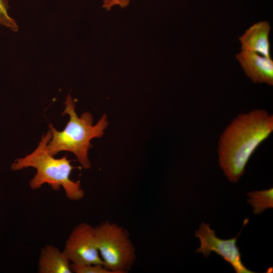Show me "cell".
Instances as JSON below:
<instances>
[{"instance_id": "obj_6", "label": "cell", "mask_w": 273, "mask_h": 273, "mask_svg": "<svg viewBox=\"0 0 273 273\" xmlns=\"http://www.w3.org/2000/svg\"><path fill=\"white\" fill-rule=\"evenodd\" d=\"M63 252L72 264L103 265L96 244L94 227L86 222L73 228Z\"/></svg>"}, {"instance_id": "obj_8", "label": "cell", "mask_w": 273, "mask_h": 273, "mask_svg": "<svg viewBox=\"0 0 273 273\" xmlns=\"http://www.w3.org/2000/svg\"><path fill=\"white\" fill-rule=\"evenodd\" d=\"M270 25L268 21H260L250 26L239 37L241 50L270 57L269 34Z\"/></svg>"}, {"instance_id": "obj_9", "label": "cell", "mask_w": 273, "mask_h": 273, "mask_svg": "<svg viewBox=\"0 0 273 273\" xmlns=\"http://www.w3.org/2000/svg\"><path fill=\"white\" fill-rule=\"evenodd\" d=\"M70 262L57 247L47 245L41 249L38 262L39 273H72Z\"/></svg>"}, {"instance_id": "obj_10", "label": "cell", "mask_w": 273, "mask_h": 273, "mask_svg": "<svg viewBox=\"0 0 273 273\" xmlns=\"http://www.w3.org/2000/svg\"><path fill=\"white\" fill-rule=\"evenodd\" d=\"M247 201L253 207L255 214H260L267 208L273 207V189L254 191L248 193Z\"/></svg>"}, {"instance_id": "obj_3", "label": "cell", "mask_w": 273, "mask_h": 273, "mask_svg": "<svg viewBox=\"0 0 273 273\" xmlns=\"http://www.w3.org/2000/svg\"><path fill=\"white\" fill-rule=\"evenodd\" d=\"M64 104L65 108L62 114H68L69 120L62 131L57 130L52 124H49L52 137L48 145V152L54 156L62 151L71 152L84 168L88 169L91 163L88 153L93 147L90 141L104 135L109 124L107 116L104 114L94 125L90 113L85 112L78 116L74 102L70 95L66 97Z\"/></svg>"}, {"instance_id": "obj_13", "label": "cell", "mask_w": 273, "mask_h": 273, "mask_svg": "<svg viewBox=\"0 0 273 273\" xmlns=\"http://www.w3.org/2000/svg\"><path fill=\"white\" fill-rule=\"evenodd\" d=\"M130 0H103V8L109 11L113 7L119 6L121 8L127 7Z\"/></svg>"}, {"instance_id": "obj_11", "label": "cell", "mask_w": 273, "mask_h": 273, "mask_svg": "<svg viewBox=\"0 0 273 273\" xmlns=\"http://www.w3.org/2000/svg\"><path fill=\"white\" fill-rule=\"evenodd\" d=\"M9 0H0V26H4L13 32L19 30V26L9 12Z\"/></svg>"}, {"instance_id": "obj_1", "label": "cell", "mask_w": 273, "mask_h": 273, "mask_svg": "<svg viewBox=\"0 0 273 273\" xmlns=\"http://www.w3.org/2000/svg\"><path fill=\"white\" fill-rule=\"evenodd\" d=\"M273 131V116L262 109L238 115L218 142V161L229 181H238L249 159Z\"/></svg>"}, {"instance_id": "obj_2", "label": "cell", "mask_w": 273, "mask_h": 273, "mask_svg": "<svg viewBox=\"0 0 273 273\" xmlns=\"http://www.w3.org/2000/svg\"><path fill=\"white\" fill-rule=\"evenodd\" d=\"M52 137L49 129L42 135L36 149L30 154L22 158L16 159L11 164L12 170H20L28 167L36 170V174L30 179L29 185L33 190L40 188L47 184L54 191L62 187L66 197L71 201H78L84 196L80 181L71 180L70 175L74 168L71 160L66 156L55 158L48 150V145Z\"/></svg>"}, {"instance_id": "obj_7", "label": "cell", "mask_w": 273, "mask_h": 273, "mask_svg": "<svg viewBox=\"0 0 273 273\" xmlns=\"http://www.w3.org/2000/svg\"><path fill=\"white\" fill-rule=\"evenodd\" d=\"M235 57L245 74L254 83L273 85V61L271 58L242 50Z\"/></svg>"}, {"instance_id": "obj_12", "label": "cell", "mask_w": 273, "mask_h": 273, "mask_svg": "<svg viewBox=\"0 0 273 273\" xmlns=\"http://www.w3.org/2000/svg\"><path fill=\"white\" fill-rule=\"evenodd\" d=\"M72 272L75 273H112L103 264H70Z\"/></svg>"}, {"instance_id": "obj_5", "label": "cell", "mask_w": 273, "mask_h": 273, "mask_svg": "<svg viewBox=\"0 0 273 273\" xmlns=\"http://www.w3.org/2000/svg\"><path fill=\"white\" fill-rule=\"evenodd\" d=\"M240 233L233 238L223 240L216 236L215 231L211 229L209 223L202 222L198 230L195 232V237L200 241V246L195 252L202 253L205 257H208L214 252L230 263L237 273H254L243 264L237 246V238Z\"/></svg>"}, {"instance_id": "obj_4", "label": "cell", "mask_w": 273, "mask_h": 273, "mask_svg": "<svg viewBox=\"0 0 273 273\" xmlns=\"http://www.w3.org/2000/svg\"><path fill=\"white\" fill-rule=\"evenodd\" d=\"M96 244L103 265L112 273H126L136 259L135 249L128 232L106 221L94 227Z\"/></svg>"}]
</instances>
